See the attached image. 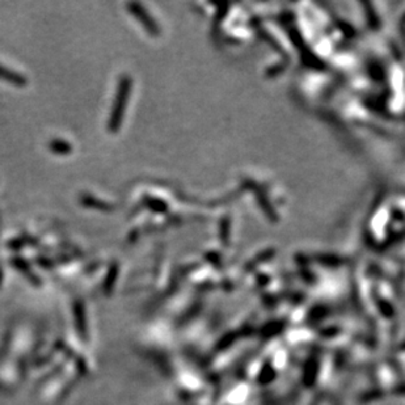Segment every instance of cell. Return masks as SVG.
<instances>
[{
    "label": "cell",
    "instance_id": "6da1fadb",
    "mask_svg": "<svg viewBox=\"0 0 405 405\" xmlns=\"http://www.w3.org/2000/svg\"><path fill=\"white\" fill-rule=\"evenodd\" d=\"M129 92H130V79L125 76L119 81L118 92H117L116 101L112 109L111 119H109V130L111 131H117L119 129L121 121H122V114L127 104Z\"/></svg>",
    "mask_w": 405,
    "mask_h": 405
},
{
    "label": "cell",
    "instance_id": "7a4b0ae2",
    "mask_svg": "<svg viewBox=\"0 0 405 405\" xmlns=\"http://www.w3.org/2000/svg\"><path fill=\"white\" fill-rule=\"evenodd\" d=\"M0 79H4V80H9L15 83L16 86H23L25 83V79L23 76H20L16 72L11 71V70H7L4 67H0Z\"/></svg>",
    "mask_w": 405,
    "mask_h": 405
},
{
    "label": "cell",
    "instance_id": "3957f363",
    "mask_svg": "<svg viewBox=\"0 0 405 405\" xmlns=\"http://www.w3.org/2000/svg\"><path fill=\"white\" fill-rule=\"evenodd\" d=\"M53 150H55L57 152H67L70 151V147L69 144L63 143V142H55V143H53Z\"/></svg>",
    "mask_w": 405,
    "mask_h": 405
}]
</instances>
